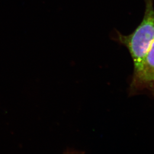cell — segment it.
<instances>
[{"label": "cell", "instance_id": "obj_1", "mask_svg": "<svg viewBox=\"0 0 154 154\" xmlns=\"http://www.w3.org/2000/svg\"><path fill=\"white\" fill-rule=\"evenodd\" d=\"M146 9L142 21L133 33L124 35L117 32V41L128 48L134 63V74L139 70L154 40L153 0H145Z\"/></svg>", "mask_w": 154, "mask_h": 154}, {"label": "cell", "instance_id": "obj_2", "mask_svg": "<svg viewBox=\"0 0 154 154\" xmlns=\"http://www.w3.org/2000/svg\"><path fill=\"white\" fill-rule=\"evenodd\" d=\"M154 85V40L139 70L133 74L131 87L145 88Z\"/></svg>", "mask_w": 154, "mask_h": 154}, {"label": "cell", "instance_id": "obj_3", "mask_svg": "<svg viewBox=\"0 0 154 154\" xmlns=\"http://www.w3.org/2000/svg\"><path fill=\"white\" fill-rule=\"evenodd\" d=\"M84 152H82L81 151H80V150H77V149H75L74 148H69L67 149H66L65 152H64V153L65 154H82Z\"/></svg>", "mask_w": 154, "mask_h": 154}]
</instances>
